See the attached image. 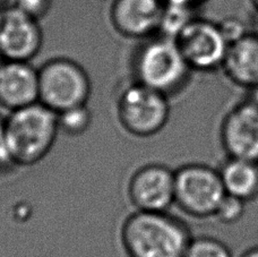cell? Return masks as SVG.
I'll list each match as a JSON object with an SVG mask.
<instances>
[{
    "mask_svg": "<svg viewBox=\"0 0 258 257\" xmlns=\"http://www.w3.org/2000/svg\"><path fill=\"white\" fill-rule=\"evenodd\" d=\"M192 238L187 224L169 212L135 211L120 229L127 257H185Z\"/></svg>",
    "mask_w": 258,
    "mask_h": 257,
    "instance_id": "6da1fadb",
    "label": "cell"
},
{
    "mask_svg": "<svg viewBox=\"0 0 258 257\" xmlns=\"http://www.w3.org/2000/svg\"><path fill=\"white\" fill-rule=\"evenodd\" d=\"M59 133L57 113L41 102L9 112L3 143L5 158L15 167H33L50 153Z\"/></svg>",
    "mask_w": 258,
    "mask_h": 257,
    "instance_id": "7a4b0ae2",
    "label": "cell"
},
{
    "mask_svg": "<svg viewBox=\"0 0 258 257\" xmlns=\"http://www.w3.org/2000/svg\"><path fill=\"white\" fill-rule=\"evenodd\" d=\"M135 82L170 96L185 89L192 71L176 41L163 35L144 40L133 57Z\"/></svg>",
    "mask_w": 258,
    "mask_h": 257,
    "instance_id": "3957f363",
    "label": "cell"
},
{
    "mask_svg": "<svg viewBox=\"0 0 258 257\" xmlns=\"http://www.w3.org/2000/svg\"><path fill=\"white\" fill-rule=\"evenodd\" d=\"M39 71V102L61 113L87 104L92 92L91 80L80 63L68 58H54Z\"/></svg>",
    "mask_w": 258,
    "mask_h": 257,
    "instance_id": "277c9868",
    "label": "cell"
},
{
    "mask_svg": "<svg viewBox=\"0 0 258 257\" xmlns=\"http://www.w3.org/2000/svg\"><path fill=\"white\" fill-rule=\"evenodd\" d=\"M174 205L191 218H215L227 195L219 170L207 164L188 163L174 170Z\"/></svg>",
    "mask_w": 258,
    "mask_h": 257,
    "instance_id": "5b68a950",
    "label": "cell"
},
{
    "mask_svg": "<svg viewBox=\"0 0 258 257\" xmlns=\"http://www.w3.org/2000/svg\"><path fill=\"white\" fill-rule=\"evenodd\" d=\"M170 112L168 96L137 82L126 86L117 100V117L122 130L140 139L162 132Z\"/></svg>",
    "mask_w": 258,
    "mask_h": 257,
    "instance_id": "8992f818",
    "label": "cell"
},
{
    "mask_svg": "<svg viewBox=\"0 0 258 257\" xmlns=\"http://www.w3.org/2000/svg\"><path fill=\"white\" fill-rule=\"evenodd\" d=\"M174 41L192 72L212 73L222 68L229 42L219 22L197 16Z\"/></svg>",
    "mask_w": 258,
    "mask_h": 257,
    "instance_id": "52a82bcc",
    "label": "cell"
},
{
    "mask_svg": "<svg viewBox=\"0 0 258 257\" xmlns=\"http://www.w3.org/2000/svg\"><path fill=\"white\" fill-rule=\"evenodd\" d=\"M174 170L161 163L142 166L129 178L127 195L135 211L169 212L174 205Z\"/></svg>",
    "mask_w": 258,
    "mask_h": 257,
    "instance_id": "ba28073f",
    "label": "cell"
},
{
    "mask_svg": "<svg viewBox=\"0 0 258 257\" xmlns=\"http://www.w3.org/2000/svg\"><path fill=\"white\" fill-rule=\"evenodd\" d=\"M220 140L228 158L258 162V105L249 99L229 110L221 122Z\"/></svg>",
    "mask_w": 258,
    "mask_h": 257,
    "instance_id": "9c48e42d",
    "label": "cell"
},
{
    "mask_svg": "<svg viewBox=\"0 0 258 257\" xmlns=\"http://www.w3.org/2000/svg\"><path fill=\"white\" fill-rule=\"evenodd\" d=\"M42 43L39 21L16 7L0 13V54L4 60L30 61L40 52Z\"/></svg>",
    "mask_w": 258,
    "mask_h": 257,
    "instance_id": "30bf717a",
    "label": "cell"
},
{
    "mask_svg": "<svg viewBox=\"0 0 258 257\" xmlns=\"http://www.w3.org/2000/svg\"><path fill=\"white\" fill-rule=\"evenodd\" d=\"M164 7L163 0H113L110 20L120 35L146 40L159 34Z\"/></svg>",
    "mask_w": 258,
    "mask_h": 257,
    "instance_id": "8fae6325",
    "label": "cell"
},
{
    "mask_svg": "<svg viewBox=\"0 0 258 257\" xmlns=\"http://www.w3.org/2000/svg\"><path fill=\"white\" fill-rule=\"evenodd\" d=\"M39 102V71L30 61L4 60L0 66V107L9 112Z\"/></svg>",
    "mask_w": 258,
    "mask_h": 257,
    "instance_id": "7c38bea8",
    "label": "cell"
},
{
    "mask_svg": "<svg viewBox=\"0 0 258 257\" xmlns=\"http://www.w3.org/2000/svg\"><path fill=\"white\" fill-rule=\"evenodd\" d=\"M221 71L225 77L242 89L251 91L258 85V35L249 32L229 44Z\"/></svg>",
    "mask_w": 258,
    "mask_h": 257,
    "instance_id": "4fadbf2b",
    "label": "cell"
},
{
    "mask_svg": "<svg viewBox=\"0 0 258 257\" xmlns=\"http://www.w3.org/2000/svg\"><path fill=\"white\" fill-rule=\"evenodd\" d=\"M219 172L228 195L246 203L258 197V162L228 158Z\"/></svg>",
    "mask_w": 258,
    "mask_h": 257,
    "instance_id": "5bb4252c",
    "label": "cell"
},
{
    "mask_svg": "<svg viewBox=\"0 0 258 257\" xmlns=\"http://www.w3.org/2000/svg\"><path fill=\"white\" fill-rule=\"evenodd\" d=\"M196 8L180 6V5L165 4L162 21H161L159 35L176 39L179 33L197 17Z\"/></svg>",
    "mask_w": 258,
    "mask_h": 257,
    "instance_id": "9a60e30c",
    "label": "cell"
},
{
    "mask_svg": "<svg viewBox=\"0 0 258 257\" xmlns=\"http://www.w3.org/2000/svg\"><path fill=\"white\" fill-rule=\"evenodd\" d=\"M57 116L59 131L68 136L83 135L92 122V113L87 104L66 110Z\"/></svg>",
    "mask_w": 258,
    "mask_h": 257,
    "instance_id": "2e32d148",
    "label": "cell"
},
{
    "mask_svg": "<svg viewBox=\"0 0 258 257\" xmlns=\"http://www.w3.org/2000/svg\"><path fill=\"white\" fill-rule=\"evenodd\" d=\"M185 257H233L231 249L213 237L192 238Z\"/></svg>",
    "mask_w": 258,
    "mask_h": 257,
    "instance_id": "e0dca14e",
    "label": "cell"
},
{
    "mask_svg": "<svg viewBox=\"0 0 258 257\" xmlns=\"http://www.w3.org/2000/svg\"><path fill=\"white\" fill-rule=\"evenodd\" d=\"M246 212V202L238 197L231 195H225L220 204L215 218L221 223L234 224L240 221Z\"/></svg>",
    "mask_w": 258,
    "mask_h": 257,
    "instance_id": "ac0fdd59",
    "label": "cell"
},
{
    "mask_svg": "<svg viewBox=\"0 0 258 257\" xmlns=\"http://www.w3.org/2000/svg\"><path fill=\"white\" fill-rule=\"evenodd\" d=\"M219 25L229 44L243 38V36L250 32V30H248L246 23L236 16L223 18L222 21L219 22Z\"/></svg>",
    "mask_w": 258,
    "mask_h": 257,
    "instance_id": "d6986e66",
    "label": "cell"
},
{
    "mask_svg": "<svg viewBox=\"0 0 258 257\" xmlns=\"http://www.w3.org/2000/svg\"><path fill=\"white\" fill-rule=\"evenodd\" d=\"M52 0H18L16 8L35 21L42 20L51 8Z\"/></svg>",
    "mask_w": 258,
    "mask_h": 257,
    "instance_id": "ffe728a7",
    "label": "cell"
},
{
    "mask_svg": "<svg viewBox=\"0 0 258 257\" xmlns=\"http://www.w3.org/2000/svg\"><path fill=\"white\" fill-rule=\"evenodd\" d=\"M163 2L169 5H180V6L197 8L200 7L201 5L206 3L207 0H163Z\"/></svg>",
    "mask_w": 258,
    "mask_h": 257,
    "instance_id": "44dd1931",
    "label": "cell"
},
{
    "mask_svg": "<svg viewBox=\"0 0 258 257\" xmlns=\"http://www.w3.org/2000/svg\"><path fill=\"white\" fill-rule=\"evenodd\" d=\"M5 126H6V117H4L0 113V157L4 160V162H7L6 158H5L4 150H3V143H4V134H5Z\"/></svg>",
    "mask_w": 258,
    "mask_h": 257,
    "instance_id": "7402d4cb",
    "label": "cell"
},
{
    "mask_svg": "<svg viewBox=\"0 0 258 257\" xmlns=\"http://www.w3.org/2000/svg\"><path fill=\"white\" fill-rule=\"evenodd\" d=\"M18 0H0V11H7V9L15 8Z\"/></svg>",
    "mask_w": 258,
    "mask_h": 257,
    "instance_id": "603a6c76",
    "label": "cell"
},
{
    "mask_svg": "<svg viewBox=\"0 0 258 257\" xmlns=\"http://www.w3.org/2000/svg\"><path fill=\"white\" fill-rule=\"evenodd\" d=\"M240 257H258V247L246 250Z\"/></svg>",
    "mask_w": 258,
    "mask_h": 257,
    "instance_id": "cb8c5ba5",
    "label": "cell"
},
{
    "mask_svg": "<svg viewBox=\"0 0 258 257\" xmlns=\"http://www.w3.org/2000/svg\"><path fill=\"white\" fill-rule=\"evenodd\" d=\"M250 31L254 32L255 34L258 35V12H255V16H254V18H252Z\"/></svg>",
    "mask_w": 258,
    "mask_h": 257,
    "instance_id": "d4e9b609",
    "label": "cell"
},
{
    "mask_svg": "<svg viewBox=\"0 0 258 257\" xmlns=\"http://www.w3.org/2000/svg\"><path fill=\"white\" fill-rule=\"evenodd\" d=\"M250 100L252 101V102L254 103H256L257 105H258V85L256 86V87H254V89H252L251 91H250Z\"/></svg>",
    "mask_w": 258,
    "mask_h": 257,
    "instance_id": "484cf974",
    "label": "cell"
},
{
    "mask_svg": "<svg viewBox=\"0 0 258 257\" xmlns=\"http://www.w3.org/2000/svg\"><path fill=\"white\" fill-rule=\"evenodd\" d=\"M252 6L255 7V12H258V0H250Z\"/></svg>",
    "mask_w": 258,
    "mask_h": 257,
    "instance_id": "4316f807",
    "label": "cell"
},
{
    "mask_svg": "<svg viewBox=\"0 0 258 257\" xmlns=\"http://www.w3.org/2000/svg\"><path fill=\"white\" fill-rule=\"evenodd\" d=\"M3 60H4V59H3V57H2V54H0V66H2V63L4 62Z\"/></svg>",
    "mask_w": 258,
    "mask_h": 257,
    "instance_id": "83f0119b",
    "label": "cell"
},
{
    "mask_svg": "<svg viewBox=\"0 0 258 257\" xmlns=\"http://www.w3.org/2000/svg\"><path fill=\"white\" fill-rule=\"evenodd\" d=\"M3 161H4V160L2 159V157H0V166H2V162H3Z\"/></svg>",
    "mask_w": 258,
    "mask_h": 257,
    "instance_id": "f1b7e54d",
    "label": "cell"
},
{
    "mask_svg": "<svg viewBox=\"0 0 258 257\" xmlns=\"http://www.w3.org/2000/svg\"><path fill=\"white\" fill-rule=\"evenodd\" d=\"M0 13H2V11H0Z\"/></svg>",
    "mask_w": 258,
    "mask_h": 257,
    "instance_id": "f546056e",
    "label": "cell"
}]
</instances>
